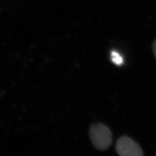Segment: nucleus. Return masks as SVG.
<instances>
[{
    "label": "nucleus",
    "instance_id": "obj_1",
    "mask_svg": "<svg viewBox=\"0 0 156 156\" xmlns=\"http://www.w3.org/2000/svg\"><path fill=\"white\" fill-rule=\"evenodd\" d=\"M89 135L93 145L98 150L105 151L111 145V131L102 124H93L90 129Z\"/></svg>",
    "mask_w": 156,
    "mask_h": 156
},
{
    "label": "nucleus",
    "instance_id": "obj_2",
    "mask_svg": "<svg viewBox=\"0 0 156 156\" xmlns=\"http://www.w3.org/2000/svg\"><path fill=\"white\" fill-rule=\"evenodd\" d=\"M116 149L117 154L121 156H143L140 146L128 136H123L117 140Z\"/></svg>",
    "mask_w": 156,
    "mask_h": 156
},
{
    "label": "nucleus",
    "instance_id": "obj_3",
    "mask_svg": "<svg viewBox=\"0 0 156 156\" xmlns=\"http://www.w3.org/2000/svg\"><path fill=\"white\" fill-rule=\"evenodd\" d=\"M111 57L112 62L115 64L117 65L118 66H120L123 64L124 62L123 57L119 52L115 50H112L111 53Z\"/></svg>",
    "mask_w": 156,
    "mask_h": 156
},
{
    "label": "nucleus",
    "instance_id": "obj_4",
    "mask_svg": "<svg viewBox=\"0 0 156 156\" xmlns=\"http://www.w3.org/2000/svg\"><path fill=\"white\" fill-rule=\"evenodd\" d=\"M153 53L154 56L156 58V40L154 42L153 44Z\"/></svg>",
    "mask_w": 156,
    "mask_h": 156
}]
</instances>
